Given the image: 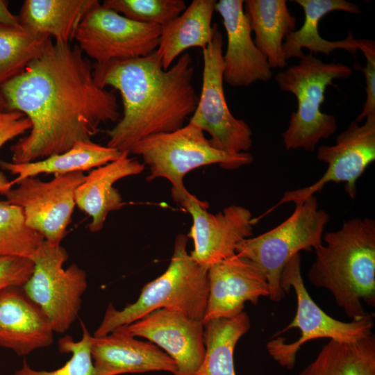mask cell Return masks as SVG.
Wrapping results in <instances>:
<instances>
[{
  "label": "cell",
  "mask_w": 375,
  "mask_h": 375,
  "mask_svg": "<svg viewBox=\"0 0 375 375\" xmlns=\"http://www.w3.org/2000/svg\"><path fill=\"white\" fill-rule=\"evenodd\" d=\"M6 110L30 121L29 133L10 147L12 162L62 153L92 141L99 126L121 115L115 94L100 87L79 47L53 42L18 76L0 87Z\"/></svg>",
  "instance_id": "6da1fadb"
},
{
  "label": "cell",
  "mask_w": 375,
  "mask_h": 375,
  "mask_svg": "<svg viewBox=\"0 0 375 375\" xmlns=\"http://www.w3.org/2000/svg\"><path fill=\"white\" fill-rule=\"evenodd\" d=\"M194 69L188 53L164 69L156 51L128 60L93 65V74L101 88L120 93L123 114L107 131V147L130 152L140 140L183 126L197 107L199 97L192 85Z\"/></svg>",
  "instance_id": "7a4b0ae2"
},
{
  "label": "cell",
  "mask_w": 375,
  "mask_h": 375,
  "mask_svg": "<svg viewBox=\"0 0 375 375\" xmlns=\"http://www.w3.org/2000/svg\"><path fill=\"white\" fill-rule=\"evenodd\" d=\"M323 240L315 249L308 280L328 290L351 320L362 319L368 314L362 303L375 306V220L349 219Z\"/></svg>",
  "instance_id": "3957f363"
},
{
  "label": "cell",
  "mask_w": 375,
  "mask_h": 375,
  "mask_svg": "<svg viewBox=\"0 0 375 375\" xmlns=\"http://www.w3.org/2000/svg\"><path fill=\"white\" fill-rule=\"evenodd\" d=\"M188 237L178 234L165 272L146 283L138 299L122 310L109 304L93 336L106 335L128 326L147 314L166 309L202 320L208 300V269L194 261L187 251Z\"/></svg>",
  "instance_id": "277c9868"
},
{
  "label": "cell",
  "mask_w": 375,
  "mask_h": 375,
  "mask_svg": "<svg viewBox=\"0 0 375 375\" xmlns=\"http://www.w3.org/2000/svg\"><path fill=\"white\" fill-rule=\"evenodd\" d=\"M352 74L348 65L324 62L311 53L304 54L298 64L276 74L275 81L280 89L294 94L297 101V109L282 134L285 149L313 151L322 139L335 132V117L321 110L324 94L333 80L349 78Z\"/></svg>",
  "instance_id": "5b68a950"
},
{
  "label": "cell",
  "mask_w": 375,
  "mask_h": 375,
  "mask_svg": "<svg viewBox=\"0 0 375 375\" xmlns=\"http://www.w3.org/2000/svg\"><path fill=\"white\" fill-rule=\"evenodd\" d=\"M131 153L149 166L148 181L164 178L171 183L173 199L188 192L183 178L193 169L214 164L235 169L253 160L248 152L233 154L217 149L204 132L190 123L172 132L149 135L135 144Z\"/></svg>",
  "instance_id": "8992f818"
},
{
  "label": "cell",
  "mask_w": 375,
  "mask_h": 375,
  "mask_svg": "<svg viewBox=\"0 0 375 375\" xmlns=\"http://www.w3.org/2000/svg\"><path fill=\"white\" fill-rule=\"evenodd\" d=\"M328 221L329 215L319 208L317 198L312 195L295 203L292 214L276 227L240 241L235 253L251 262L262 273L269 286V299L279 301L285 294L281 285L284 267L300 251H310L322 244Z\"/></svg>",
  "instance_id": "52a82bcc"
},
{
  "label": "cell",
  "mask_w": 375,
  "mask_h": 375,
  "mask_svg": "<svg viewBox=\"0 0 375 375\" xmlns=\"http://www.w3.org/2000/svg\"><path fill=\"white\" fill-rule=\"evenodd\" d=\"M68 258L61 244L44 240L32 259V274L22 286L26 296L45 315L54 333L60 334L78 317L88 288L84 269L76 264L64 267Z\"/></svg>",
  "instance_id": "ba28073f"
},
{
  "label": "cell",
  "mask_w": 375,
  "mask_h": 375,
  "mask_svg": "<svg viewBox=\"0 0 375 375\" xmlns=\"http://www.w3.org/2000/svg\"><path fill=\"white\" fill-rule=\"evenodd\" d=\"M281 285L285 294L292 288L297 301V313L292 322L279 333L297 328L299 339L286 343L281 337L267 343V352L280 365L292 369L297 352L307 342L319 338L336 341L355 342L372 333L373 316L367 314L358 320L345 322L327 315L312 300L304 285L301 272L300 254L294 255L284 267L281 276Z\"/></svg>",
  "instance_id": "9c48e42d"
},
{
  "label": "cell",
  "mask_w": 375,
  "mask_h": 375,
  "mask_svg": "<svg viewBox=\"0 0 375 375\" xmlns=\"http://www.w3.org/2000/svg\"><path fill=\"white\" fill-rule=\"evenodd\" d=\"M222 33L216 28L213 38L203 49L202 85L197 107L189 122L210 135L212 145L228 153L247 152L251 147L252 130L235 118L228 106L224 91Z\"/></svg>",
  "instance_id": "30bf717a"
},
{
  "label": "cell",
  "mask_w": 375,
  "mask_h": 375,
  "mask_svg": "<svg viewBox=\"0 0 375 375\" xmlns=\"http://www.w3.org/2000/svg\"><path fill=\"white\" fill-rule=\"evenodd\" d=\"M161 29L130 19L99 1L82 19L74 40L94 63L104 64L151 54L158 48Z\"/></svg>",
  "instance_id": "8fae6325"
},
{
  "label": "cell",
  "mask_w": 375,
  "mask_h": 375,
  "mask_svg": "<svg viewBox=\"0 0 375 375\" xmlns=\"http://www.w3.org/2000/svg\"><path fill=\"white\" fill-rule=\"evenodd\" d=\"M85 176L83 172H76L55 175L49 181L29 177L3 196L22 210L28 226L40 233L45 240L60 244L76 206V190Z\"/></svg>",
  "instance_id": "7c38bea8"
},
{
  "label": "cell",
  "mask_w": 375,
  "mask_h": 375,
  "mask_svg": "<svg viewBox=\"0 0 375 375\" xmlns=\"http://www.w3.org/2000/svg\"><path fill=\"white\" fill-rule=\"evenodd\" d=\"M317 158L328 165L323 176L310 186L285 192L273 209L287 202H303L330 182L345 183L346 192L354 199L358 179L375 160V115L366 117L362 125L352 121L335 144L318 148Z\"/></svg>",
  "instance_id": "4fadbf2b"
},
{
  "label": "cell",
  "mask_w": 375,
  "mask_h": 375,
  "mask_svg": "<svg viewBox=\"0 0 375 375\" xmlns=\"http://www.w3.org/2000/svg\"><path fill=\"white\" fill-rule=\"evenodd\" d=\"M192 218L187 236L193 240L190 255L200 265L208 267L235 254L237 244L253 234L256 219L242 206L231 205L217 214L208 212L209 205L187 192L174 200Z\"/></svg>",
  "instance_id": "5bb4252c"
},
{
  "label": "cell",
  "mask_w": 375,
  "mask_h": 375,
  "mask_svg": "<svg viewBox=\"0 0 375 375\" xmlns=\"http://www.w3.org/2000/svg\"><path fill=\"white\" fill-rule=\"evenodd\" d=\"M135 337L147 339L176 362L173 375H195L204 358V324L166 309L153 310L126 326Z\"/></svg>",
  "instance_id": "9a60e30c"
},
{
  "label": "cell",
  "mask_w": 375,
  "mask_h": 375,
  "mask_svg": "<svg viewBox=\"0 0 375 375\" xmlns=\"http://www.w3.org/2000/svg\"><path fill=\"white\" fill-rule=\"evenodd\" d=\"M208 294L203 324L235 316L246 302L256 305L269 296V286L262 273L249 260L236 253L208 269Z\"/></svg>",
  "instance_id": "2e32d148"
},
{
  "label": "cell",
  "mask_w": 375,
  "mask_h": 375,
  "mask_svg": "<svg viewBox=\"0 0 375 375\" xmlns=\"http://www.w3.org/2000/svg\"><path fill=\"white\" fill-rule=\"evenodd\" d=\"M215 11L222 18L227 38L224 81L232 87H248L269 81L273 73L267 58L256 46L242 0H219Z\"/></svg>",
  "instance_id": "e0dca14e"
},
{
  "label": "cell",
  "mask_w": 375,
  "mask_h": 375,
  "mask_svg": "<svg viewBox=\"0 0 375 375\" xmlns=\"http://www.w3.org/2000/svg\"><path fill=\"white\" fill-rule=\"evenodd\" d=\"M91 355L99 375L176 371L174 360L151 342L136 339L126 326L100 337L92 336Z\"/></svg>",
  "instance_id": "ac0fdd59"
},
{
  "label": "cell",
  "mask_w": 375,
  "mask_h": 375,
  "mask_svg": "<svg viewBox=\"0 0 375 375\" xmlns=\"http://www.w3.org/2000/svg\"><path fill=\"white\" fill-rule=\"evenodd\" d=\"M18 288L0 292V347L25 356L51 345L55 333L45 315Z\"/></svg>",
  "instance_id": "d6986e66"
},
{
  "label": "cell",
  "mask_w": 375,
  "mask_h": 375,
  "mask_svg": "<svg viewBox=\"0 0 375 375\" xmlns=\"http://www.w3.org/2000/svg\"><path fill=\"white\" fill-rule=\"evenodd\" d=\"M143 163L122 152L115 160L92 169L75 192L76 206L88 215V228L92 233L103 227L109 212L119 210L124 205L121 194L114 188L119 180L141 174Z\"/></svg>",
  "instance_id": "ffe728a7"
},
{
  "label": "cell",
  "mask_w": 375,
  "mask_h": 375,
  "mask_svg": "<svg viewBox=\"0 0 375 375\" xmlns=\"http://www.w3.org/2000/svg\"><path fill=\"white\" fill-rule=\"evenodd\" d=\"M304 12V21L301 27L285 38L283 44L285 60L301 58L304 56L303 48L310 53H322L329 56L336 49H344L351 54L360 50L359 40L351 31L348 36L339 41L324 39L319 33L320 20L331 12L340 10L358 15L361 10L358 4L345 0H295Z\"/></svg>",
  "instance_id": "44dd1931"
},
{
  "label": "cell",
  "mask_w": 375,
  "mask_h": 375,
  "mask_svg": "<svg viewBox=\"0 0 375 375\" xmlns=\"http://www.w3.org/2000/svg\"><path fill=\"white\" fill-rule=\"evenodd\" d=\"M217 1L193 0L176 18L162 26L156 49L164 69L185 50L204 49L211 42L217 24H212Z\"/></svg>",
  "instance_id": "7402d4cb"
},
{
  "label": "cell",
  "mask_w": 375,
  "mask_h": 375,
  "mask_svg": "<svg viewBox=\"0 0 375 375\" xmlns=\"http://www.w3.org/2000/svg\"><path fill=\"white\" fill-rule=\"evenodd\" d=\"M97 0H25L18 16L26 31L71 43L82 19Z\"/></svg>",
  "instance_id": "603a6c76"
},
{
  "label": "cell",
  "mask_w": 375,
  "mask_h": 375,
  "mask_svg": "<svg viewBox=\"0 0 375 375\" xmlns=\"http://www.w3.org/2000/svg\"><path fill=\"white\" fill-rule=\"evenodd\" d=\"M244 9L254 33L256 46L267 58L271 68L286 65L283 44L287 35L296 29L297 19L285 0H247Z\"/></svg>",
  "instance_id": "cb8c5ba5"
},
{
  "label": "cell",
  "mask_w": 375,
  "mask_h": 375,
  "mask_svg": "<svg viewBox=\"0 0 375 375\" xmlns=\"http://www.w3.org/2000/svg\"><path fill=\"white\" fill-rule=\"evenodd\" d=\"M122 153L117 149L89 141L77 143L62 153L33 162L14 163L0 160V167L16 176L10 181V185L13 187L24 178L35 177L40 174L55 176L92 170L116 160Z\"/></svg>",
  "instance_id": "d4e9b609"
},
{
  "label": "cell",
  "mask_w": 375,
  "mask_h": 375,
  "mask_svg": "<svg viewBox=\"0 0 375 375\" xmlns=\"http://www.w3.org/2000/svg\"><path fill=\"white\" fill-rule=\"evenodd\" d=\"M298 375H375V335L355 342L330 340Z\"/></svg>",
  "instance_id": "484cf974"
},
{
  "label": "cell",
  "mask_w": 375,
  "mask_h": 375,
  "mask_svg": "<svg viewBox=\"0 0 375 375\" xmlns=\"http://www.w3.org/2000/svg\"><path fill=\"white\" fill-rule=\"evenodd\" d=\"M250 328V318L244 311L204 324L206 351L195 375H235V347Z\"/></svg>",
  "instance_id": "4316f807"
},
{
  "label": "cell",
  "mask_w": 375,
  "mask_h": 375,
  "mask_svg": "<svg viewBox=\"0 0 375 375\" xmlns=\"http://www.w3.org/2000/svg\"><path fill=\"white\" fill-rule=\"evenodd\" d=\"M53 41L24 28L0 27V87L20 74Z\"/></svg>",
  "instance_id": "83f0119b"
},
{
  "label": "cell",
  "mask_w": 375,
  "mask_h": 375,
  "mask_svg": "<svg viewBox=\"0 0 375 375\" xmlns=\"http://www.w3.org/2000/svg\"><path fill=\"white\" fill-rule=\"evenodd\" d=\"M44 237L25 222L22 210L7 200H0V256L33 259Z\"/></svg>",
  "instance_id": "f1b7e54d"
},
{
  "label": "cell",
  "mask_w": 375,
  "mask_h": 375,
  "mask_svg": "<svg viewBox=\"0 0 375 375\" xmlns=\"http://www.w3.org/2000/svg\"><path fill=\"white\" fill-rule=\"evenodd\" d=\"M82 337L74 341L73 338L65 335L58 341V350L71 354V358L62 367L51 371L38 370L31 367L26 360L12 375H99L91 355L92 335L86 326L81 322Z\"/></svg>",
  "instance_id": "f546056e"
},
{
  "label": "cell",
  "mask_w": 375,
  "mask_h": 375,
  "mask_svg": "<svg viewBox=\"0 0 375 375\" xmlns=\"http://www.w3.org/2000/svg\"><path fill=\"white\" fill-rule=\"evenodd\" d=\"M102 4L135 22L160 26L187 7L183 0H105Z\"/></svg>",
  "instance_id": "4dcf8cb0"
},
{
  "label": "cell",
  "mask_w": 375,
  "mask_h": 375,
  "mask_svg": "<svg viewBox=\"0 0 375 375\" xmlns=\"http://www.w3.org/2000/svg\"><path fill=\"white\" fill-rule=\"evenodd\" d=\"M33 270V262L26 258L0 256V292L12 287H22Z\"/></svg>",
  "instance_id": "1f68e13d"
},
{
  "label": "cell",
  "mask_w": 375,
  "mask_h": 375,
  "mask_svg": "<svg viewBox=\"0 0 375 375\" xmlns=\"http://www.w3.org/2000/svg\"><path fill=\"white\" fill-rule=\"evenodd\" d=\"M31 127L29 119L20 112L6 110L0 113V149L8 141L29 131ZM12 188L10 181L0 172V194L3 195Z\"/></svg>",
  "instance_id": "d6a6232c"
},
{
  "label": "cell",
  "mask_w": 375,
  "mask_h": 375,
  "mask_svg": "<svg viewBox=\"0 0 375 375\" xmlns=\"http://www.w3.org/2000/svg\"><path fill=\"white\" fill-rule=\"evenodd\" d=\"M359 42L367 62L365 67H359L365 78L366 100L362 112L356 119L358 123L367 117L375 115V42L367 39L359 40Z\"/></svg>",
  "instance_id": "836d02e7"
},
{
  "label": "cell",
  "mask_w": 375,
  "mask_h": 375,
  "mask_svg": "<svg viewBox=\"0 0 375 375\" xmlns=\"http://www.w3.org/2000/svg\"><path fill=\"white\" fill-rule=\"evenodd\" d=\"M0 27L23 28L18 16L13 15L8 7V1L0 0Z\"/></svg>",
  "instance_id": "e575fe53"
},
{
  "label": "cell",
  "mask_w": 375,
  "mask_h": 375,
  "mask_svg": "<svg viewBox=\"0 0 375 375\" xmlns=\"http://www.w3.org/2000/svg\"><path fill=\"white\" fill-rule=\"evenodd\" d=\"M6 110V102L5 99L0 91V113Z\"/></svg>",
  "instance_id": "d590c367"
}]
</instances>
